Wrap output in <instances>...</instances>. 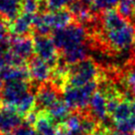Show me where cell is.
Wrapping results in <instances>:
<instances>
[{"instance_id": "obj_1", "label": "cell", "mask_w": 135, "mask_h": 135, "mask_svg": "<svg viewBox=\"0 0 135 135\" xmlns=\"http://www.w3.org/2000/svg\"><path fill=\"white\" fill-rule=\"evenodd\" d=\"M101 40L110 50L124 53L135 45V28L117 10L103 11L100 19Z\"/></svg>"}, {"instance_id": "obj_2", "label": "cell", "mask_w": 135, "mask_h": 135, "mask_svg": "<svg viewBox=\"0 0 135 135\" xmlns=\"http://www.w3.org/2000/svg\"><path fill=\"white\" fill-rule=\"evenodd\" d=\"M74 16L69 9H61L37 14L34 18L33 29L37 35L47 36L73 24Z\"/></svg>"}, {"instance_id": "obj_3", "label": "cell", "mask_w": 135, "mask_h": 135, "mask_svg": "<svg viewBox=\"0 0 135 135\" xmlns=\"http://www.w3.org/2000/svg\"><path fill=\"white\" fill-rule=\"evenodd\" d=\"M52 39L57 49L62 53H68L70 51L88 46V33L86 29L81 24L73 23L68 27L57 30L52 34Z\"/></svg>"}, {"instance_id": "obj_4", "label": "cell", "mask_w": 135, "mask_h": 135, "mask_svg": "<svg viewBox=\"0 0 135 135\" xmlns=\"http://www.w3.org/2000/svg\"><path fill=\"white\" fill-rule=\"evenodd\" d=\"M101 79V71L91 59H85L75 65H69L66 88H80ZM64 89V90H65Z\"/></svg>"}, {"instance_id": "obj_5", "label": "cell", "mask_w": 135, "mask_h": 135, "mask_svg": "<svg viewBox=\"0 0 135 135\" xmlns=\"http://www.w3.org/2000/svg\"><path fill=\"white\" fill-rule=\"evenodd\" d=\"M98 81H93L80 88H67L63 91L64 100L69 107L75 111H84L89 108V104L93 94L97 89Z\"/></svg>"}, {"instance_id": "obj_6", "label": "cell", "mask_w": 135, "mask_h": 135, "mask_svg": "<svg viewBox=\"0 0 135 135\" xmlns=\"http://www.w3.org/2000/svg\"><path fill=\"white\" fill-rule=\"evenodd\" d=\"M10 54V66H25L34 52V40L29 36H15L8 44Z\"/></svg>"}, {"instance_id": "obj_7", "label": "cell", "mask_w": 135, "mask_h": 135, "mask_svg": "<svg viewBox=\"0 0 135 135\" xmlns=\"http://www.w3.org/2000/svg\"><path fill=\"white\" fill-rule=\"evenodd\" d=\"M32 93L29 80H13L6 81L2 86V99L4 105L12 107L16 110L17 107L29 94Z\"/></svg>"}, {"instance_id": "obj_8", "label": "cell", "mask_w": 135, "mask_h": 135, "mask_svg": "<svg viewBox=\"0 0 135 135\" xmlns=\"http://www.w3.org/2000/svg\"><path fill=\"white\" fill-rule=\"evenodd\" d=\"M33 40L34 52L37 57L51 65L53 68L57 67V65L60 63L59 50L57 49L53 39L48 36L36 35Z\"/></svg>"}, {"instance_id": "obj_9", "label": "cell", "mask_w": 135, "mask_h": 135, "mask_svg": "<svg viewBox=\"0 0 135 135\" xmlns=\"http://www.w3.org/2000/svg\"><path fill=\"white\" fill-rule=\"evenodd\" d=\"M89 115L99 124H103L109 118L107 110V97L100 89L93 93L89 104Z\"/></svg>"}, {"instance_id": "obj_10", "label": "cell", "mask_w": 135, "mask_h": 135, "mask_svg": "<svg viewBox=\"0 0 135 135\" xmlns=\"http://www.w3.org/2000/svg\"><path fill=\"white\" fill-rule=\"evenodd\" d=\"M24 117L7 105L0 106V135H7L22 125Z\"/></svg>"}, {"instance_id": "obj_11", "label": "cell", "mask_w": 135, "mask_h": 135, "mask_svg": "<svg viewBox=\"0 0 135 135\" xmlns=\"http://www.w3.org/2000/svg\"><path fill=\"white\" fill-rule=\"evenodd\" d=\"M55 68H53L51 65L46 63L45 61L41 60L40 58L36 57L30 61L29 74L30 79L37 84H45L52 78V74Z\"/></svg>"}, {"instance_id": "obj_12", "label": "cell", "mask_w": 135, "mask_h": 135, "mask_svg": "<svg viewBox=\"0 0 135 135\" xmlns=\"http://www.w3.org/2000/svg\"><path fill=\"white\" fill-rule=\"evenodd\" d=\"M109 117L112 119L114 125L135 117L134 97H123L114 107V109L110 112Z\"/></svg>"}, {"instance_id": "obj_13", "label": "cell", "mask_w": 135, "mask_h": 135, "mask_svg": "<svg viewBox=\"0 0 135 135\" xmlns=\"http://www.w3.org/2000/svg\"><path fill=\"white\" fill-rule=\"evenodd\" d=\"M58 100H60L58 89H55L52 84L40 85L36 95V104L39 106L40 110H48Z\"/></svg>"}, {"instance_id": "obj_14", "label": "cell", "mask_w": 135, "mask_h": 135, "mask_svg": "<svg viewBox=\"0 0 135 135\" xmlns=\"http://www.w3.org/2000/svg\"><path fill=\"white\" fill-rule=\"evenodd\" d=\"M36 15L22 12L10 25V32L14 36H28L30 31L33 29L34 18Z\"/></svg>"}, {"instance_id": "obj_15", "label": "cell", "mask_w": 135, "mask_h": 135, "mask_svg": "<svg viewBox=\"0 0 135 135\" xmlns=\"http://www.w3.org/2000/svg\"><path fill=\"white\" fill-rule=\"evenodd\" d=\"M23 11V0H0V18L14 21Z\"/></svg>"}, {"instance_id": "obj_16", "label": "cell", "mask_w": 135, "mask_h": 135, "mask_svg": "<svg viewBox=\"0 0 135 135\" xmlns=\"http://www.w3.org/2000/svg\"><path fill=\"white\" fill-rule=\"evenodd\" d=\"M69 10L74 16V19L79 24H84V23H89L93 21V11L89 5L84 4L80 0H78L74 4L70 6Z\"/></svg>"}, {"instance_id": "obj_17", "label": "cell", "mask_w": 135, "mask_h": 135, "mask_svg": "<svg viewBox=\"0 0 135 135\" xmlns=\"http://www.w3.org/2000/svg\"><path fill=\"white\" fill-rule=\"evenodd\" d=\"M1 78L5 83L13 80H29V70L26 66H8L1 72Z\"/></svg>"}, {"instance_id": "obj_18", "label": "cell", "mask_w": 135, "mask_h": 135, "mask_svg": "<svg viewBox=\"0 0 135 135\" xmlns=\"http://www.w3.org/2000/svg\"><path fill=\"white\" fill-rule=\"evenodd\" d=\"M71 110L72 109L69 107V105L66 103V101L64 99H60L51 108H49L46 111L51 116V118L54 120V122L56 124H58V123L65 121L71 115V113H72Z\"/></svg>"}, {"instance_id": "obj_19", "label": "cell", "mask_w": 135, "mask_h": 135, "mask_svg": "<svg viewBox=\"0 0 135 135\" xmlns=\"http://www.w3.org/2000/svg\"><path fill=\"white\" fill-rule=\"evenodd\" d=\"M122 84L135 98V69L127 70L122 76Z\"/></svg>"}, {"instance_id": "obj_20", "label": "cell", "mask_w": 135, "mask_h": 135, "mask_svg": "<svg viewBox=\"0 0 135 135\" xmlns=\"http://www.w3.org/2000/svg\"><path fill=\"white\" fill-rule=\"evenodd\" d=\"M121 0H94L90 8L93 12L97 11H105L108 9H113L114 6L118 5Z\"/></svg>"}, {"instance_id": "obj_21", "label": "cell", "mask_w": 135, "mask_h": 135, "mask_svg": "<svg viewBox=\"0 0 135 135\" xmlns=\"http://www.w3.org/2000/svg\"><path fill=\"white\" fill-rule=\"evenodd\" d=\"M76 1L78 0H45V5L49 9V11H55L66 9Z\"/></svg>"}, {"instance_id": "obj_22", "label": "cell", "mask_w": 135, "mask_h": 135, "mask_svg": "<svg viewBox=\"0 0 135 135\" xmlns=\"http://www.w3.org/2000/svg\"><path fill=\"white\" fill-rule=\"evenodd\" d=\"M10 54L7 47H0V73L2 72L6 67L10 66Z\"/></svg>"}, {"instance_id": "obj_23", "label": "cell", "mask_w": 135, "mask_h": 135, "mask_svg": "<svg viewBox=\"0 0 135 135\" xmlns=\"http://www.w3.org/2000/svg\"><path fill=\"white\" fill-rule=\"evenodd\" d=\"M7 135H36V131L32 126L26 124V125H21Z\"/></svg>"}, {"instance_id": "obj_24", "label": "cell", "mask_w": 135, "mask_h": 135, "mask_svg": "<svg viewBox=\"0 0 135 135\" xmlns=\"http://www.w3.org/2000/svg\"><path fill=\"white\" fill-rule=\"evenodd\" d=\"M7 32L8 30H7V26L5 24V20L0 18V45H2L6 41Z\"/></svg>"}, {"instance_id": "obj_25", "label": "cell", "mask_w": 135, "mask_h": 135, "mask_svg": "<svg viewBox=\"0 0 135 135\" xmlns=\"http://www.w3.org/2000/svg\"><path fill=\"white\" fill-rule=\"evenodd\" d=\"M109 129H110L109 126L103 125V124H99L98 129H97V131L93 135H106L107 134V131L109 130Z\"/></svg>"}, {"instance_id": "obj_26", "label": "cell", "mask_w": 135, "mask_h": 135, "mask_svg": "<svg viewBox=\"0 0 135 135\" xmlns=\"http://www.w3.org/2000/svg\"><path fill=\"white\" fill-rule=\"evenodd\" d=\"M2 94V79H0V97Z\"/></svg>"}, {"instance_id": "obj_27", "label": "cell", "mask_w": 135, "mask_h": 135, "mask_svg": "<svg viewBox=\"0 0 135 135\" xmlns=\"http://www.w3.org/2000/svg\"><path fill=\"white\" fill-rule=\"evenodd\" d=\"M133 58H134V64H135V45H134V55H133Z\"/></svg>"}, {"instance_id": "obj_28", "label": "cell", "mask_w": 135, "mask_h": 135, "mask_svg": "<svg viewBox=\"0 0 135 135\" xmlns=\"http://www.w3.org/2000/svg\"><path fill=\"white\" fill-rule=\"evenodd\" d=\"M123 135H135L134 133H126V134H123Z\"/></svg>"}, {"instance_id": "obj_29", "label": "cell", "mask_w": 135, "mask_h": 135, "mask_svg": "<svg viewBox=\"0 0 135 135\" xmlns=\"http://www.w3.org/2000/svg\"><path fill=\"white\" fill-rule=\"evenodd\" d=\"M36 135H43V134H40V133H36Z\"/></svg>"}]
</instances>
